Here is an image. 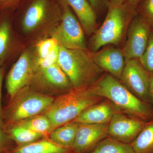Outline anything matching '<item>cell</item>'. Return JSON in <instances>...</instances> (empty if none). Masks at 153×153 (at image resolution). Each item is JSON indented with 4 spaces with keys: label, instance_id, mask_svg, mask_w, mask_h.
Masks as SVG:
<instances>
[{
    "label": "cell",
    "instance_id": "cell-1",
    "mask_svg": "<svg viewBox=\"0 0 153 153\" xmlns=\"http://www.w3.org/2000/svg\"><path fill=\"white\" fill-rule=\"evenodd\" d=\"M90 88L96 95L109 100L118 112L145 122L153 120L151 104L138 98L109 73L103 74Z\"/></svg>",
    "mask_w": 153,
    "mask_h": 153
},
{
    "label": "cell",
    "instance_id": "cell-2",
    "mask_svg": "<svg viewBox=\"0 0 153 153\" xmlns=\"http://www.w3.org/2000/svg\"><path fill=\"white\" fill-rule=\"evenodd\" d=\"M57 63L68 77L72 89L76 90L91 87L104 72L87 50L66 49L60 45Z\"/></svg>",
    "mask_w": 153,
    "mask_h": 153
},
{
    "label": "cell",
    "instance_id": "cell-3",
    "mask_svg": "<svg viewBox=\"0 0 153 153\" xmlns=\"http://www.w3.org/2000/svg\"><path fill=\"white\" fill-rule=\"evenodd\" d=\"M103 99L94 94L90 88L79 90L72 89L55 98L44 114L50 120L53 130L73 121L85 108Z\"/></svg>",
    "mask_w": 153,
    "mask_h": 153
},
{
    "label": "cell",
    "instance_id": "cell-4",
    "mask_svg": "<svg viewBox=\"0 0 153 153\" xmlns=\"http://www.w3.org/2000/svg\"><path fill=\"white\" fill-rule=\"evenodd\" d=\"M108 7V11L103 24L91 39L90 48L92 52L108 44H119L130 21L135 16L129 11L125 3L119 6L109 4Z\"/></svg>",
    "mask_w": 153,
    "mask_h": 153
},
{
    "label": "cell",
    "instance_id": "cell-5",
    "mask_svg": "<svg viewBox=\"0 0 153 153\" xmlns=\"http://www.w3.org/2000/svg\"><path fill=\"white\" fill-rule=\"evenodd\" d=\"M54 100L30 86L25 88L10 100L4 116L6 124L11 125L45 112Z\"/></svg>",
    "mask_w": 153,
    "mask_h": 153
},
{
    "label": "cell",
    "instance_id": "cell-6",
    "mask_svg": "<svg viewBox=\"0 0 153 153\" xmlns=\"http://www.w3.org/2000/svg\"><path fill=\"white\" fill-rule=\"evenodd\" d=\"M61 22L52 32L51 36L66 49L87 50L85 32L71 8L62 1Z\"/></svg>",
    "mask_w": 153,
    "mask_h": 153
},
{
    "label": "cell",
    "instance_id": "cell-7",
    "mask_svg": "<svg viewBox=\"0 0 153 153\" xmlns=\"http://www.w3.org/2000/svg\"><path fill=\"white\" fill-rule=\"evenodd\" d=\"M37 69L35 51L25 50L14 63L7 76L6 89L10 100L22 89L30 86Z\"/></svg>",
    "mask_w": 153,
    "mask_h": 153
},
{
    "label": "cell",
    "instance_id": "cell-8",
    "mask_svg": "<svg viewBox=\"0 0 153 153\" xmlns=\"http://www.w3.org/2000/svg\"><path fill=\"white\" fill-rule=\"evenodd\" d=\"M30 86L40 93L52 96L70 91L72 86L58 63L44 68H38Z\"/></svg>",
    "mask_w": 153,
    "mask_h": 153
},
{
    "label": "cell",
    "instance_id": "cell-9",
    "mask_svg": "<svg viewBox=\"0 0 153 153\" xmlns=\"http://www.w3.org/2000/svg\"><path fill=\"white\" fill-rule=\"evenodd\" d=\"M120 82L134 95L150 104L149 89L150 73L139 59L126 61L120 78Z\"/></svg>",
    "mask_w": 153,
    "mask_h": 153
},
{
    "label": "cell",
    "instance_id": "cell-10",
    "mask_svg": "<svg viewBox=\"0 0 153 153\" xmlns=\"http://www.w3.org/2000/svg\"><path fill=\"white\" fill-rule=\"evenodd\" d=\"M151 30L147 22L137 13L130 22L122 50L126 61L142 57L147 47Z\"/></svg>",
    "mask_w": 153,
    "mask_h": 153
},
{
    "label": "cell",
    "instance_id": "cell-11",
    "mask_svg": "<svg viewBox=\"0 0 153 153\" xmlns=\"http://www.w3.org/2000/svg\"><path fill=\"white\" fill-rule=\"evenodd\" d=\"M148 122L116 111L108 124V136L130 144Z\"/></svg>",
    "mask_w": 153,
    "mask_h": 153
},
{
    "label": "cell",
    "instance_id": "cell-12",
    "mask_svg": "<svg viewBox=\"0 0 153 153\" xmlns=\"http://www.w3.org/2000/svg\"><path fill=\"white\" fill-rule=\"evenodd\" d=\"M108 124L79 123L72 149L81 153L95 147L108 136Z\"/></svg>",
    "mask_w": 153,
    "mask_h": 153
},
{
    "label": "cell",
    "instance_id": "cell-13",
    "mask_svg": "<svg viewBox=\"0 0 153 153\" xmlns=\"http://www.w3.org/2000/svg\"><path fill=\"white\" fill-rule=\"evenodd\" d=\"M54 13L51 0H34L25 12L22 25L25 33L35 32Z\"/></svg>",
    "mask_w": 153,
    "mask_h": 153
},
{
    "label": "cell",
    "instance_id": "cell-14",
    "mask_svg": "<svg viewBox=\"0 0 153 153\" xmlns=\"http://www.w3.org/2000/svg\"><path fill=\"white\" fill-rule=\"evenodd\" d=\"M96 64L104 71L120 79L125 65L123 50L113 47H107L91 52Z\"/></svg>",
    "mask_w": 153,
    "mask_h": 153
},
{
    "label": "cell",
    "instance_id": "cell-15",
    "mask_svg": "<svg viewBox=\"0 0 153 153\" xmlns=\"http://www.w3.org/2000/svg\"><path fill=\"white\" fill-rule=\"evenodd\" d=\"M116 111L109 100H102L85 108L73 121L78 123L107 124Z\"/></svg>",
    "mask_w": 153,
    "mask_h": 153
},
{
    "label": "cell",
    "instance_id": "cell-16",
    "mask_svg": "<svg viewBox=\"0 0 153 153\" xmlns=\"http://www.w3.org/2000/svg\"><path fill=\"white\" fill-rule=\"evenodd\" d=\"M76 14L85 34L94 33L97 27V16L94 9L87 0H63Z\"/></svg>",
    "mask_w": 153,
    "mask_h": 153
},
{
    "label": "cell",
    "instance_id": "cell-17",
    "mask_svg": "<svg viewBox=\"0 0 153 153\" xmlns=\"http://www.w3.org/2000/svg\"><path fill=\"white\" fill-rule=\"evenodd\" d=\"M79 126V123L72 121L58 127L49 133L50 140L60 146L71 148Z\"/></svg>",
    "mask_w": 153,
    "mask_h": 153
},
{
    "label": "cell",
    "instance_id": "cell-18",
    "mask_svg": "<svg viewBox=\"0 0 153 153\" xmlns=\"http://www.w3.org/2000/svg\"><path fill=\"white\" fill-rule=\"evenodd\" d=\"M68 148L57 145L52 141L44 140L20 146L13 153H67Z\"/></svg>",
    "mask_w": 153,
    "mask_h": 153
},
{
    "label": "cell",
    "instance_id": "cell-19",
    "mask_svg": "<svg viewBox=\"0 0 153 153\" xmlns=\"http://www.w3.org/2000/svg\"><path fill=\"white\" fill-rule=\"evenodd\" d=\"M130 144L136 153H153V120L147 123Z\"/></svg>",
    "mask_w": 153,
    "mask_h": 153
},
{
    "label": "cell",
    "instance_id": "cell-20",
    "mask_svg": "<svg viewBox=\"0 0 153 153\" xmlns=\"http://www.w3.org/2000/svg\"><path fill=\"white\" fill-rule=\"evenodd\" d=\"M7 132L11 138L20 146L36 141L44 136L30 130L19 123L8 126Z\"/></svg>",
    "mask_w": 153,
    "mask_h": 153
},
{
    "label": "cell",
    "instance_id": "cell-21",
    "mask_svg": "<svg viewBox=\"0 0 153 153\" xmlns=\"http://www.w3.org/2000/svg\"><path fill=\"white\" fill-rule=\"evenodd\" d=\"M90 153H136L131 144L112 138H105L99 143Z\"/></svg>",
    "mask_w": 153,
    "mask_h": 153
},
{
    "label": "cell",
    "instance_id": "cell-22",
    "mask_svg": "<svg viewBox=\"0 0 153 153\" xmlns=\"http://www.w3.org/2000/svg\"><path fill=\"white\" fill-rule=\"evenodd\" d=\"M17 123L43 135L52 131L51 121L44 114L34 116Z\"/></svg>",
    "mask_w": 153,
    "mask_h": 153
},
{
    "label": "cell",
    "instance_id": "cell-23",
    "mask_svg": "<svg viewBox=\"0 0 153 153\" xmlns=\"http://www.w3.org/2000/svg\"><path fill=\"white\" fill-rule=\"evenodd\" d=\"M12 33L8 20L0 23V66L5 59L10 47Z\"/></svg>",
    "mask_w": 153,
    "mask_h": 153
},
{
    "label": "cell",
    "instance_id": "cell-24",
    "mask_svg": "<svg viewBox=\"0 0 153 153\" xmlns=\"http://www.w3.org/2000/svg\"><path fill=\"white\" fill-rule=\"evenodd\" d=\"M59 44L57 40L52 36L39 41L35 50L37 59H44Z\"/></svg>",
    "mask_w": 153,
    "mask_h": 153
},
{
    "label": "cell",
    "instance_id": "cell-25",
    "mask_svg": "<svg viewBox=\"0 0 153 153\" xmlns=\"http://www.w3.org/2000/svg\"><path fill=\"white\" fill-rule=\"evenodd\" d=\"M137 13L153 29V0H143L138 6Z\"/></svg>",
    "mask_w": 153,
    "mask_h": 153
},
{
    "label": "cell",
    "instance_id": "cell-26",
    "mask_svg": "<svg viewBox=\"0 0 153 153\" xmlns=\"http://www.w3.org/2000/svg\"><path fill=\"white\" fill-rule=\"evenodd\" d=\"M148 71L153 72V29L151 28L149 43L142 57L139 59Z\"/></svg>",
    "mask_w": 153,
    "mask_h": 153
},
{
    "label": "cell",
    "instance_id": "cell-27",
    "mask_svg": "<svg viewBox=\"0 0 153 153\" xmlns=\"http://www.w3.org/2000/svg\"><path fill=\"white\" fill-rule=\"evenodd\" d=\"M60 44L57 45L45 58L41 60L37 59L38 68H44L56 64L58 61L60 51Z\"/></svg>",
    "mask_w": 153,
    "mask_h": 153
},
{
    "label": "cell",
    "instance_id": "cell-28",
    "mask_svg": "<svg viewBox=\"0 0 153 153\" xmlns=\"http://www.w3.org/2000/svg\"><path fill=\"white\" fill-rule=\"evenodd\" d=\"M143 0H126V4L129 11L135 15L137 13V10L138 6Z\"/></svg>",
    "mask_w": 153,
    "mask_h": 153
},
{
    "label": "cell",
    "instance_id": "cell-29",
    "mask_svg": "<svg viewBox=\"0 0 153 153\" xmlns=\"http://www.w3.org/2000/svg\"><path fill=\"white\" fill-rule=\"evenodd\" d=\"M94 10H99L105 6L108 7L109 5L108 0H87Z\"/></svg>",
    "mask_w": 153,
    "mask_h": 153
},
{
    "label": "cell",
    "instance_id": "cell-30",
    "mask_svg": "<svg viewBox=\"0 0 153 153\" xmlns=\"http://www.w3.org/2000/svg\"><path fill=\"white\" fill-rule=\"evenodd\" d=\"M22 0H0V9L11 7L22 1Z\"/></svg>",
    "mask_w": 153,
    "mask_h": 153
},
{
    "label": "cell",
    "instance_id": "cell-31",
    "mask_svg": "<svg viewBox=\"0 0 153 153\" xmlns=\"http://www.w3.org/2000/svg\"><path fill=\"white\" fill-rule=\"evenodd\" d=\"M2 84V73L0 68V126L3 127V111L1 104V91Z\"/></svg>",
    "mask_w": 153,
    "mask_h": 153
},
{
    "label": "cell",
    "instance_id": "cell-32",
    "mask_svg": "<svg viewBox=\"0 0 153 153\" xmlns=\"http://www.w3.org/2000/svg\"><path fill=\"white\" fill-rule=\"evenodd\" d=\"M149 93L150 104L152 107L153 109V72H150V81Z\"/></svg>",
    "mask_w": 153,
    "mask_h": 153
},
{
    "label": "cell",
    "instance_id": "cell-33",
    "mask_svg": "<svg viewBox=\"0 0 153 153\" xmlns=\"http://www.w3.org/2000/svg\"><path fill=\"white\" fill-rule=\"evenodd\" d=\"M6 136L4 131V127L0 126V150L2 149L5 143Z\"/></svg>",
    "mask_w": 153,
    "mask_h": 153
},
{
    "label": "cell",
    "instance_id": "cell-34",
    "mask_svg": "<svg viewBox=\"0 0 153 153\" xmlns=\"http://www.w3.org/2000/svg\"><path fill=\"white\" fill-rule=\"evenodd\" d=\"M110 4L112 6H119L123 4L126 2V0H108Z\"/></svg>",
    "mask_w": 153,
    "mask_h": 153
},
{
    "label": "cell",
    "instance_id": "cell-35",
    "mask_svg": "<svg viewBox=\"0 0 153 153\" xmlns=\"http://www.w3.org/2000/svg\"></svg>",
    "mask_w": 153,
    "mask_h": 153
}]
</instances>
